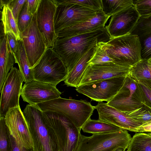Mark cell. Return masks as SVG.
I'll list each match as a JSON object with an SVG mask.
<instances>
[{"label": "cell", "instance_id": "obj_1", "mask_svg": "<svg viewBox=\"0 0 151 151\" xmlns=\"http://www.w3.org/2000/svg\"><path fill=\"white\" fill-rule=\"evenodd\" d=\"M110 37L105 27L95 31L70 37L58 38L53 47L61 58L68 72L89 50Z\"/></svg>", "mask_w": 151, "mask_h": 151}, {"label": "cell", "instance_id": "obj_2", "mask_svg": "<svg viewBox=\"0 0 151 151\" xmlns=\"http://www.w3.org/2000/svg\"><path fill=\"white\" fill-rule=\"evenodd\" d=\"M23 114L35 151H59L55 136L42 111L35 105L27 104Z\"/></svg>", "mask_w": 151, "mask_h": 151}, {"label": "cell", "instance_id": "obj_3", "mask_svg": "<svg viewBox=\"0 0 151 151\" xmlns=\"http://www.w3.org/2000/svg\"><path fill=\"white\" fill-rule=\"evenodd\" d=\"M42 112L55 136L59 151H76L79 142L81 129L63 114L49 111Z\"/></svg>", "mask_w": 151, "mask_h": 151}, {"label": "cell", "instance_id": "obj_4", "mask_svg": "<svg viewBox=\"0 0 151 151\" xmlns=\"http://www.w3.org/2000/svg\"><path fill=\"white\" fill-rule=\"evenodd\" d=\"M42 111L63 114L68 117L79 129L92 115L94 106L84 100L59 97L35 105Z\"/></svg>", "mask_w": 151, "mask_h": 151}, {"label": "cell", "instance_id": "obj_5", "mask_svg": "<svg viewBox=\"0 0 151 151\" xmlns=\"http://www.w3.org/2000/svg\"><path fill=\"white\" fill-rule=\"evenodd\" d=\"M109 56L119 65L132 67L142 60L141 48L137 35L130 34L103 42Z\"/></svg>", "mask_w": 151, "mask_h": 151}, {"label": "cell", "instance_id": "obj_6", "mask_svg": "<svg viewBox=\"0 0 151 151\" xmlns=\"http://www.w3.org/2000/svg\"><path fill=\"white\" fill-rule=\"evenodd\" d=\"M32 69L34 80L56 86L65 79L68 73L61 58L53 47L47 48Z\"/></svg>", "mask_w": 151, "mask_h": 151}, {"label": "cell", "instance_id": "obj_7", "mask_svg": "<svg viewBox=\"0 0 151 151\" xmlns=\"http://www.w3.org/2000/svg\"><path fill=\"white\" fill-rule=\"evenodd\" d=\"M127 130L93 134L89 137L81 134L76 151H113L121 147L127 149L131 138Z\"/></svg>", "mask_w": 151, "mask_h": 151}, {"label": "cell", "instance_id": "obj_8", "mask_svg": "<svg viewBox=\"0 0 151 151\" xmlns=\"http://www.w3.org/2000/svg\"><path fill=\"white\" fill-rule=\"evenodd\" d=\"M107 104L125 113L142 107L144 101L138 81L129 73L118 92Z\"/></svg>", "mask_w": 151, "mask_h": 151}, {"label": "cell", "instance_id": "obj_9", "mask_svg": "<svg viewBox=\"0 0 151 151\" xmlns=\"http://www.w3.org/2000/svg\"><path fill=\"white\" fill-rule=\"evenodd\" d=\"M126 76L114 77L81 85L76 88V90L92 100L98 102H108L118 92L123 85Z\"/></svg>", "mask_w": 151, "mask_h": 151}, {"label": "cell", "instance_id": "obj_10", "mask_svg": "<svg viewBox=\"0 0 151 151\" xmlns=\"http://www.w3.org/2000/svg\"><path fill=\"white\" fill-rule=\"evenodd\" d=\"M100 10H95L76 4L58 5L55 18L56 33L57 35L65 28L88 19Z\"/></svg>", "mask_w": 151, "mask_h": 151}, {"label": "cell", "instance_id": "obj_11", "mask_svg": "<svg viewBox=\"0 0 151 151\" xmlns=\"http://www.w3.org/2000/svg\"><path fill=\"white\" fill-rule=\"evenodd\" d=\"M26 52L32 69L39 62L47 48L38 27L37 13L30 25L20 33Z\"/></svg>", "mask_w": 151, "mask_h": 151}, {"label": "cell", "instance_id": "obj_12", "mask_svg": "<svg viewBox=\"0 0 151 151\" xmlns=\"http://www.w3.org/2000/svg\"><path fill=\"white\" fill-rule=\"evenodd\" d=\"M23 79L18 69L13 67L8 73L1 92L0 117H4L11 108L19 106Z\"/></svg>", "mask_w": 151, "mask_h": 151}, {"label": "cell", "instance_id": "obj_13", "mask_svg": "<svg viewBox=\"0 0 151 151\" xmlns=\"http://www.w3.org/2000/svg\"><path fill=\"white\" fill-rule=\"evenodd\" d=\"M57 7L54 0H41L37 12V26L47 48L53 47L58 38L55 28Z\"/></svg>", "mask_w": 151, "mask_h": 151}, {"label": "cell", "instance_id": "obj_14", "mask_svg": "<svg viewBox=\"0 0 151 151\" xmlns=\"http://www.w3.org/2000/svg\"><path fill=\"white\" fill-rule=\"evenodd\" d=\"M61 94L56 86L33 80L25 83L21 96L24 101L35 106L60 97Z\"/></svg>", "mask_w": 151, "mask_h": 151}, {"label": "cell", "instance_id": "obj_15", "mask_svg": "<svg viewBox=\"0 0 151 151\" xmlns=\"http://www.w3.org/2000/svg\"><path fill=\"white\" fill-rule=\"evenodd\" d=\"M131 68L114 62L88 65L78 86L111 78L126 76L129 73Z\"/></svg>", "mask_w": 151, "mask_h": 151}, {"label": "cell", "instance_id": "obj_16", "mask_svg": "<svg viewBox=\"0 0 151 151\" xmlns=\"http://www.w3.org/2000/svg\"><path fill=\"white\" fill-rule=\"evenodd\" d=\"M4 118L9 133L16 142L27 149L34 148L33 142L20 106L9 109Z\"/></svg>", "mask_w": 151, "mask_h": 151}, {"label": "cell", "instance_id": "obj_17", "mask_svg": "<svg viewBox=\"0 0 151 151\" xmlns=\"http://www.w3.org/2000/svg\"><path fill=\"white\" fill-rule=\"evenodd\" d=\"M140 17L134 5L112 16L105 27L110 39L130 34Z\"/></svg>", "mask_w": 151, "mask_h": 151}, {"label": "cell", "instance_id": "obj_18", "mask_svg": "<svg viewBox=\"0 0 151 151\" xmlns=\"http://www.w3.org/2000/svg\"><path fill=\"white\" fill-rule=\"evenodd\" d=\"M94 108L98 112L99 120L114 124L123 130L137 132L138 128L143 124L107 103L99 102Z\"/></svg>", "mask_w": 151, "mask_h": 151}, {"label": "cell", "instance_id": "obj_19", "mask_svg": "<svg viewBox=\"0 0 151 151\" xmlns=\"http://www.w3.org/2000/svg\"><path fill=\"white\" fill-rule=\"evenodd\" d=\"M110 17L101 10L88 19L61 30L57 34L58 37H72L95 31L105 27Z\"/></svg>", "mask_w": 151, "mask_h": 151}, {"label": "cell", "instance_id": "obj_20", "mask_svg": "<svg viewBox=\"0 0 151 151\" xmlns=\"http://www.w3.org/2000/svg\"><path fill=\"white\" fill-rule=\"evenodd\" d=\"M130 34L139 37L142 59L147 60L151 58V16L140 17Z\"/></svg>", "mask_w": 151, "mask_h": 151}, {"label": "cell", "instance_id": "obj_21", "mask_svg": "<svg viewBox=\"0 0 151 151\" xmlns=\"http://www.w3.org/2000/svg\"><path fill=\"white\" fill-rule=\"evenodd\" d=\"M96 46L86 52L68 72L67 78L64 81L65 84L67 86L76 88L78 86L82 76L88 65V63L95 53Z\"/></svg>", "mask_w": 151, "mask_h": 151}, {"label": "cell", "instance_id": "obj_22", "mask_svg": "<svg viewBox=\"0 0 151 151\" xmlns=\"http://www.w3.org/2000/svg\"><path fill=\"white\" fill-rule=\"evenodd\" d=\"M0 93L4 83L10 70L16 63L13 55L8 47L5 35L0 39Z\"/></svg>", "mask_w": 151, "mask_h": 151}, {"label": "cell", "instance_id": "obj_23", "mask_svg": "<svg viewBox=\"0 0 151 151\" xmlns=\"http://www.w3.org/2000/svg\"><path fill=\"white\" fill-rule=\"evenodd\" d=\"M81 129L84 132L93 134L114 132L122 129L112 124L90 118L82 126Z\"/></svg>", "mask_w": 151, "mask_h": 151}, {"label": "cell", "instance_id": "obj_24", "mask_svg": "<svg viewBox=\"0 0 151 151\" xmlns=\"http://www.w3.org/2000/svg\"><path fill=\"white\" fill-rule=\"evenodd\" d=\"M1 20L5 35L8 33H12L18 40L22 39L17 23L9 5L4 6L1 12Z\"/></svg>", "mask_w": 151, "mask_h": 151}, {"label": "cell", "instance_id": "obj_25", "mask_svg": "<svg viewBox=\"0 0 151 151\" xmlns=\"http://www.w3.org/2000/svg\"><path fill=\"white\" fill-rule=\"evenodd\" d=\"M126 151H151V136L137 132L131 137Z\"/></svg>", "mask_w": 151, "mask_h": 151}, {"label": "cell", "instance_id": "obj_26", "mask_svg": "<svg viewBox=\"0 0 151 151\" xmlns=\"http://www.w3.org/2000/svg\"><path fill=\"white\" fill-rule=\"evenodd\" d=\"M18 42L19 58L17 64L24 82L26 83L34 80L33 71L30 65L22 39L18 40Z\"/></svg>", "mask_w": 151, "mask_h": 151}, {"label": "cell", "instance_id": "obj_27", "mask_svg": "<svg viewBox=\"0 0 151 151\" xmlns=\"http://www.w3.org/2000/svg\"><path fill=\"white\" fill-rule=\"evenodd\" d=\"M101 4L103 11L110 17L133 5V0H101Z\"/></svg>", "mask_w": 151, "mask_h": 151}, {"label": "cell", "instance_id": "obj_28", "mask_svg": "<svg viewBox=\"0 0 151 151\" xmlns=\"http://www.w3.org/2000/svg\"><path fill=\"white\" fill-rule=\"evenodd\" d=\"M129 73L137 81H144L151 83V66L148 60L142 59L132 67Z\"/></svg>", "mask_w": 151, "mask_h": 151}, {"label": "cell", "instance_id": "obj_29", "mask_svg": "<svg viewBox=\"0 0 151 151\" xmlns=\"http://www.w3.org/2000/svg\"><path fill=\"white\" fill-rule=\"evenodd\" d=\"M57 5L59 4H76L95 10L102 9L101 0H54Z\"/></svg>", "mask_w": 151, "mask_h": 151}, {"label": "cell", "instance_id": "obj_30", "mask_svg": "<svg viewBox=\"0 0 151 151\" xmlns=\"http://www.w3.org/2000/svg\"><path fill=\"white\" fill-rule=\"evenodd\" d=\"M103 42H101L96 46L95 51L88 63V65L96 64L114 62L113 60L107 54L104 46Z\"/></svg>", "mask_w": 151, "mask_h": 151}, {"label": "cell", "instance_id": "obj_31", "mask_svg": "<svg viewBox=\"0 0 151 151\" xmlns=\"http://www.w3.org/2000/svg\"><path fill=\"white\" fill-rule=\"evenodd\" d=\"M125 113L130 117L143 124L151 121V109L145 105L137 109Z\"/></svg>", "mask_w": 151, "mask_h": 151}, {"label": "cell", "instance_id": "obj_32", "mask_svg": "<svg viewBox=\"0 0 151 151\" xmlns=\"http://www.w3.org/2000/svg\"><path fill=\"white\" fill-rule=\"evenodd\" d=\"M33 16L28 12L25 2L20 14L17 22L18 27L20 33L24 31L30 25Z\"/></svg>", "mask_w": 151, "mask_h": 151}, {"label": "cell", "instance_id": "obj_33", "mask_svg": "<svg viewBox=\"0 0 151 151\" xmlns=\"http://www.w3.org/2000/svg\"><path fill=\"white\" fill-rule=\"evenodd\" d=\"M133 1V5L141 17L151 16V0Z\"/></svg>", "mask_w": 151, "mask_h": 151}, {"label": "cell", "instance_id": "obj_34", "mask_svg": "<svg viewBox=\"0 0 151 151\" xmlns=\"http://www.w3.org/2000/svg\"><path fill=\"white\" fill-rule=\"evenodd\" d=\"M144 104L151 109V83L144 81H138Z\"/></svg>", "mask_w": 151, "mask_h": 151}, {"label": "cell", "instance_id": "obj_35", "mask_svg": "<svg viewBox=\"0 0 151 151\" xmlns=\"http://www.w3.org/2000/svg\"><path fill=\"white\" fill-rule=\"evenodd\" d=\"M6 35L10 51L14 57L16 63L18 64L19 58L18 40L17 39L14 35L12 33H8Z\"/></svg>", "mask_w": 151, "mask_h": 151}, {"label": "cell", "instance_id": "obj_36", "mask_svg": "<svg viewBox=\"0 0 151 151\" xmlns=\"http://www.w3.org/2000/svg\"><path fill=\"white\" fill-rule=\"evenodd\" d=\"M27 0H13L9 6L13 15L18 22L20 14Z\"/></svg>", "mask_w": 151, "mask_h": 151}, {"label": "cell", "instance_id": "obj_37", "mask_svg": "<svg viewBox=\"0 0 151 151\" xmlns=\"http://www.w3.org/2000/svg\"><path fill=\"white\" fill-rule=\"evenodd\" d=\"M9 137L10 151H35L34 148L27 149L19 145L10 133Z\"/></svg>", "mask_w": 151, "mask_h": 151}, {"label": "cell", "instance_id": "obj_38", "mask_svg": "<svg viewBox=\"0 0 151 151\" xmlns=\"http://www.w3.org/2000/svg\"><path fill=\"white\" fill-rule=\"evenodd\" d=\"M41 0H27L26 4L29 12L34 15L37 12Z\"/></svg>", "mask_w": 151, "mask_h": 151}, {"label": "cell", "instance_id": "obj_39", "mask_svg": "<svg viewBox=\"0 0 151 151\" xmlns=\"http://www.w3.org/2000/svg\"><path fill=\"white\" fill-rule=\"evenodd\" d=\"M151 132V121L140 126L137 130V132Z\"/></svg>", "mask_w": 151, "mask_h": 151}, {"label": "cell", "instance_id": "obj_40", "mask_svg": "<svg viewBox=\"0 0 151 151\" xmlns=\"http://www.w3.org/2000/svg\"><path fill=\"white\" fill-rule=\"evenodd\" d=\"M13 0H0V8L2 9L4 6L5 5H9Z\"/></svg>", "mask_w": 151, "mask_h": 151}, {"label": "cell", "instance_id": "obj_41", "mask_svg": "<svg viewBox=\"0 0 151 151\" xmlns=\"http://www.w3.org/2000/svg\"><path fill=\"white\" fill-rule=\"evenodd\" d=\"M126 150V149L124 147H119L115 148L113 151H125Z\"/></svg>", "mask_w": 151, "mask_h": 151}, {"label": "cell", "instance_id": "obj_42", "mask_svg": "<svg viewBox=\"0 0 151 151\" xmlns=\"http://www.w3.org/2000/svg\"><path fill=\"white\" fill-rule=\"evenodd\" d=\"M148 62L149 64L151 65V58L148 60Z\"/></svg>", "mask_w": 151, "mask_h": 151}, {"label": "cell", "instance_id": "obj_43", "mask_svg": "<svg viewBox=\"0 0 151 151\" xmlns=\"http://www.w3.org/2000/svg\"><path fill=\"white\" fill-rule=\"evenodd\" d=\"M147 133L148 134L150 135V136H151V132H148Z\"/></svg>", "mask_w": 151, "mask_h": 151}]
</instances>
